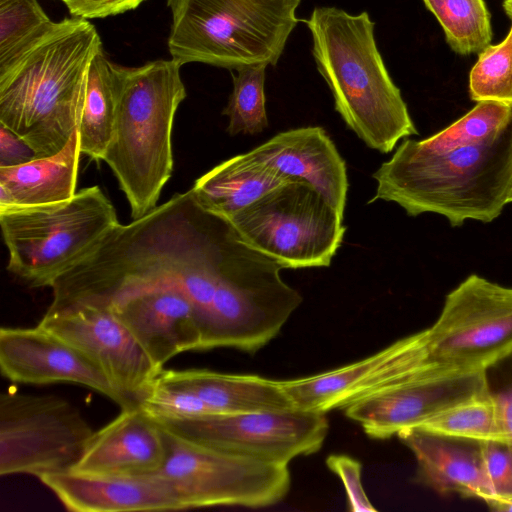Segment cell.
Segmentation results:
<instances>
[{
  "label": "cell",
  "instance_id": "cell-26",
  "mask_svg": "<svg viewBox=\"0 0 512 512\" xmlns=\"http://www.w3.org/2000/svg\"><path fill=\"white\" fill-rule=\"evenodd\" d=\"M112 64L102 45L89 67L78 125L81 153L96 161L103 160L114 128L116 97Z\"/></svg>",
  "mask_w": 512,
  "mask_h": 512
},
{
  "label": "cell",
  "instance_id": "cell-36",
  "mask_svg": "<svg viewBox=\"0 0 512 512\" xmlns=\"http://www.w3.org/2000/svg\"><path fill=\"white\" fill-rule=\"evenodd\" d=\"M326 465L342 481L349 511H377L363 487L362 464L358 460L344 454H332L327 457Z\"/></svg>",
  "mask_w": 512,
  "mask_h": 512
},
{
  "label": "cell",
  "instance_id": "cell-23",
  "mask_svg": "<svg viewBox=\"0 0 512 512\" xmlns=\"http://www.w3.org/2000/svg\"><path fill=\"white\" fill-rule=\"evenodd\" d=\"M157 378L198 395L215 414L284 410L295 407L279 380L207 369L162 370Z\"/></svg>",
  "mask_w": 512,
  "mask_h": 512
},
{
  "label": "cell",
  "instance_id": "cell-29",
  "mask_svg": "<svg viewBox=\"0 0 512 512\" xmlns=\"http://www.w3.org/2000/svg\"><path fill=\"white\" fill-rule=\"evenodd\" d=\"M37 0H0V72L54 27Z\"/></svg>",
  "mask_w": 512,
  "mask_h": 512
},
{
  "label": "cell",
  "instance_id": "cell-32",
  "mask_svg": "<svg viewBox=\"0 0 512 512\" xmlns=\"http://www.w3.org/2000/svg\"><path fill=\"white\" fill-rule=\"evenodd\" d=\"M469 93L476 102L512 105V27L501 43L489 45L479 53L470 72Z\"/></svg>",
  "mask_w": 512,
  "mask_h": 512
},
{
  "label": "cell",
  "instance_id": "cell-1",
  "mask_svg": "<svg viewBox=\"0 0 512 512\" xmlns=\"http://www.w3.org/2000/svg\"><path fill=\"white\" fill-rule=\"evenodd\" d=\"M239 242L229 222L204 210L190 189L176 193L130 223H118L55 281L46 311L109 308L144 290L174 288L193 301L201 322Z\"/></svg>",
  "mask_w": 512,
  "mask_h": 512
},
{
  "label": "cell",
  "instance_id": "cell-22",
  "mask_svg": "<svg viewBox=\"0 0 512 512\" xmlns=\"http://www.w3.org/2000/svg\"><path fill=\"white\" fill-rule=\"evenodd\" d=\"M251 152L291 180L309 183L344 214L349 187L346 163L322 127L280 132Z\"/></svg>",
  "mask_w": 512,
  "mask_h": 512
},
{
  "label": "cell",
  "instance_id": "cell-24",
  "mask_svg": "<svg viewBox=\"0 0 512 512\" xmlns=\"http://www.w3.org/2000/svg\"><path fill=\"white\" fill-rule=\"evenodd\" d=\"M291 181L249 151L221 162L196 179L190 190L204 210L228 221Z\"/></svg>",
  "mask_w": 512,
  "mask_h": 512
},
{
  "label": "cell",
  "instance_id": "cell-18",
  "mask_svg": "<svg viewBox=\"0 0 512 512\" xmlns=\"http://www.w3.org/2000/svg\"><path fill=\"white\" fill-rule=\"evenodd\" d=\"M157 370L176 355L201 350L202 327L193 301L174 288L129 295L111 307Z\"/></svg>",
  "mask_w": 512,
  "mask_h": 512
},
{
  "label": "cell",
  "instance_id": "cell-30",
  "mask_svg": "<svg viewBox=\"0 0 512 512\" xmlns=\"http://www.w3.org/2000/svg\"><path fill=\"white\" fill-rule=\"evenodd\" d=\"M419 427L480 442L507 443L496 406L487 391L437 414Z\"/></svg>",
  "mask_w": 512,
  "mask_h": 512
},
{
  "label": "cell",
  "instance_id": "cell-19",
  "mask_svg": "<svg viewBox=\"0 0 512 512\" xmlns=\"http://www.w3.org/2000/svg\"><path fill=\"white\" fill-rule=\"evenodd\" d=\"M167 446L162 426L139 405L94 432L72 471L105 476L156 473L164 464Z\"/></svg>",
  "mask_w": 512,
  "mask_h": 512
},
{
  "label": "cell",
  "instance_id": "cell-9",
  "mask_svg": "<svg viewBox=\"0 0 512 512\" xmlns=\"http://www.w3.org/2000/svg\"><path fill=\"white\" fill-rule=\"evenodd\" d=\"M281 269L241 241L202 317L201 350L226 347L253 354L279 334L302 303Z\"/></svg>",
  "mask_w": 512,
  "mask_h": 512
},
{
  "label": "cell",
  "instance_id": "cell-14",
  "mask_svg": "<svg viewBox=\"0 0 512 512\" xmlns=\"http://www.w3.org/2000/svg\"><path fill=\"white\" fill-rule=\"evenodd\" d=\"M438 368L445 367L433 360L424 329L362 360L281 382L295 407L327 413Z\"/></svg>",
  "mask_w": 512,
  "mask_h": 512
},
{
  "label": "cell",
  "instance_id": "cell-39",
  "mask_svg": "<svg viewBox=\"0 0 512 512\" xmlns=\"http://www.w3.org/2000/svg\"><path fill=\"white\" fill-rule=\"evenodd\" d=\"M488 508L497 512H512V498L502 501H494L487 504Z\"/></svg>",
  "mask_w": 512,
  "mask_h": 512
},
{
  "label": "cell",
  "instance_id": "cell-34",
  "mask_svg": "<svg viewBox=\"0 0 512 512\" xmlns=\"http://www.w3.org/2000/svg\"><path fill=\"white\" fill-rule=\"evenodd\" d=\"M486 391L498 413L506 442L512 448V351L484 370Z\"/></svg>",
  "mask_w": 512,
  "mask_h": 512
},
{
  "label": "cell",
  "instance_id": "cell-31",
  "mask_svg": "<svg viewBox=\"0 0 512 512\" xmlns=\"http://www.w3.org/2000/svg\"><path fill=\"white\" fill-rule=\"evenodd\" d=\"M267 64L244 66L233 74V90L222 114L228 117L227 132L255 135L268 127L264 83Z\"/></svg>",
  "mask_w": 512,
  "mask_h": 512
},
{
  "label": "cell",
  "instance_id": "cell-10",
  "mask_svg": "<svg viewBox=\"0 0 512 512\" xmlns=\"http://www.w3.org/2000/svg\"><path fill=\"white\" fill-rule=\"evenodd\" d=\"M162 428L167 456L155 474L170 485L186 509L262 508L280 502L288 494V465L212 448Z\"/></svg>",
  "mask_w": 512,
  "mask_h": 512
},
{
  "label": "cell",
  "instance_id": "cell-17",
  "mask_svg": "<svg viewBox=\"0 0 512 512\" xmlns=\"http://www.w3.org/2000/svg\"><path fill=\"white\" fill-rule=\"evenodd\" d=\"M0 369L12 382L75 383L101 393L122 409L132 407L88 357L40 325L0 329Z\"/></svg>",
  "mask_w": 512,
  "mask_h": 512
},
{
  "label": "cell",
  "instance_id": "cell-27",
  "mask_svg": "<svg viewBox=\"0 0 512 512\" xmlns=\"http://www.w3.org/2000/svg\"><path fill=\"white\" fill-rule=\"evenodd\" d=\"M511 117L510 104L477 102L474 108L445 129L422 140H404L396 152L412 157L431 156L480 143L498 133Z\"/></svg>",
  "mask_w": 512,
  "mask_h": 512
},
{
  "label": "cell",
  "instance_id": "cell-38",
  "mask_svg": "<svg viewBox=\"0 0 512 512\" xmlns=\"http://www.w3.org/2000/svg\"><path fill=\"white\" fill-rule=\"evenodd\" d=\"M36 158L35 150L24 139L0 123V167L16 166Z\"/></svg>",
  "mask_w": 512,
  "mask_h": 512
},
{
  "label": "cell",
  "instance_id": "cell-28",
  "mask_svg": "<svg viewBox=\"0 0 512 512\" xmlns=\"http://www.w3.org/2000/svg\"><path fill=\"white\" fill-rule=\"evenodd\" d=\"M440 23L447 43L460 55L480 53L490 45V13L484 0H423Z\"/></svg>",
  "mask_w": 512,
  "mask_h": 512
},
{
  "label": "cell",
  "instance_id": "cell-4",
  "mask_svg": "<svg viewBox=\"0 0 512 512\" xmlns=\"http://www.w3.org/2000/svg\"><path fill=\"white\" fill-rule=\"evenodd\" d=\"M306 24L316 67L347 127L381 153L418 134L377 48L367 12L352 15L336 7H316Z\"/></svg>",
  "mask_w": 512,
  "mask_h": 512
},
{
  "label": "cell",
  "instance_id": "cell-11",
  "mask_svg": "<svg viewBox=\"0 0 512 512\" xmlns=\"http://www.w3.org/2000/svg\"><path fill=\"white\" fill-rule=\"evenodd\" d=\"M95 431L81 412L54 395L0 394V475L71 471Z\"/></svg>",
  "mask_w": 512,
  "mask_h": 512
},
{
  "label": "cell",
  "instance_id": "cell-25",
  "mask_svg": "<svg viewBox=\"0 0 512 512\" xmlns=\"http://www.w3.org/2000/svg\"><path fill=\"white\" fill-rule=\"evenodd\" d=\"M78 129L52 156L0 167V207L62 202L76 194L81 155Z\"/></svg>",
  "mask_w": 512,
  "mask_h": 512
},
{
  "label": "cell",
  "instance_id": "cell-7",
  "mask_svg": "<svg viewBox=\"0 0 512 512\" xmlns=\"http://www.w3.org/2000/svg\"><path fill=\"white\" fill-rule=\"evenodd\" d=\"M118 223L113 204L99 186L62 202L0 207L7 270L30 287H52Z\"/></svg>",
  "mask_w": 512,
  "mask_h": 512
},
{
  "label": "cell",
  "instance_id": "cell-3",
  "mask_svg": "<svg viewBox=\"0 0 512 512\" xmlns=\"http://www.w3.org/2000/svg\"><path fill=\"white\" fill-rule=\"evenodd\" d=\"M372 177L376 192L368 203L394 202L410 216L442 215L454 227L467 220L491 222L512 195V117L491 138L443 154L395 151Z\"/></svg>",
  "mask_w": 512,
  "mask_h": 512
},
{
  "label": "cell",
  "instance_id": "cell-35",
  "mask_svg": "<svg viewBox=\"0 0 512 512\" xmlns=\"http://www.w3.org/2000/svg\"><path fill=\"white\" fill-rule=\"evenodd\" d=\"M483 469L492 499L486 503L512 498V448L505 442H482Z\"/></svg>",
  "mask_w": 512,
  "mask_h": 512
},
{
  "label": "cell",
  "instance_id": "cell-41",
  "mask_svg": "<svg viewBox=\"0 0 512 512\" xmlns=\"http://www.w3.org/2000/svg\"><path fill=\"white\" fill-rule=\"evenodd\" d=\"M512 202V195H511V198H510V203Z\"/></svg>",
  "mask_w": 512,
  "mask_h": 512
},
{
  "label": "cell",
  "instance_id": "cell-37",
  "mask_svg": "<svg viewBox=\"0 0 512 512\" xmlns=\"http://www.w3.org/2000/svg\"><path fill=\"white\" fill-rule=\"evenodd\" d=\"M73 17L106 18L136 9L146 0H61Z\"/></svg>",
  "mask_w": 512,
  "mask_h": 512
},
{
  "label": "cell",
  "instance_id": "cell-8",
  "mask_svg": "<svg viewBox=\"0 0 512 512\" xmlns=\"http://www.w3.org/2000/svg\"><path fill=\"white\" fill-rule=\"evenodd\" d=\"M250 248L285 269L330 266L343 241V213L309 183L294 180L228 220Z\"/></svg>",
  "mask_w": 512,
  "mask_h": 512
},
{
  "label": "cell",
  "instance_id": "cell-33",
  "mask_svg": "<svg viewBox=\"0 0 512 512\" xmlns=\"http://www.w3.org/2000/svg\"><path fill=\"white\" fill-rule=\"evenodd\" d=\"M138 405L154 418L190 419L215 414L189 389L162 382L157 377Z\"/></svg>",
  "mask_w": 512,
  "mask_h": 512
},
{
  "label": "cell",
  "instance_id": "cell-21",
  "mask_svg": "<svg viewBox=\"0 0 512 512\" xmlns=\"http://www.w3.org/2000/svg\"><path fill=\"white\" fill-rule=\"evenodd\" d=\"M416 461L414 481L441 495L492 499L482 458V442L412 427L397 434Z\"/></svg>",
  "mask_w": 512,
  "mask_h": 512
},
{
  "label": "cell",
  "instance_id": "cell-12",
  "mask_svg": "<svg viewBox=\"0 0 512 512\" xmlns=\"http://www.w3.org/2000/svg\"><path fill=\"white\" fill-rule=\"evenodd\" d=\"M426 330L436 363L452 370H484L512 351V287L471 274L446 295Z\"/></svg>",
  "mask_w": 512,
  "mask_h": 512
},
{
  "label": "cell",
  "instance_id": "cell-6",
  "mask_svg": "<svg viewBox=\"0 0 512 512\" xmlns=\"http://www.w3.org/2000/svg\"><path fill=\"white\" fill-rule=\"evenodd\" d=\"M301 0H167L171 58L237 70L276 66Z\"/></svg>",
  "mask_w": 512,
  "mask_h": 512
},
{
  "label": "cell",
  "instance_id": "cell-20",
  "mask_svg": "<svg viewBox=\"0 0 512 512\" xmlns=\"http://www.w3.org/2000/svg\"><path fill=\"white\" fill-rule=\"evenodd\" d=\"M65 508L74 512L164 511L186 509L157 474L138 476L92 475L76 471L39 478Z\"/></svg>",
  "mask_w": 512,
  "mask_h": 512
},
{
  "label": "cell",
  "instance_id": "cell-15",
  "mask_svg": "<svg viewBox=\"0 0 512 512\" xmlns=\"http://www.w3.org/2000/svg\"><path fill=\"white\" fill-rule=\"evenodd\" d=\"M38 325L88 357L130 406L138 405L161 372L110 309L80 305L46 311Z\"/></svg>",
  "mask_w": 512,
  "mask_h": 512
},
{
  "label": "cell",
  "instance_id": "cell-40",
  "mask_svg": "<svg viewBox=\"0 0 512 512\" xmlns=\"http://www.w3.org/2000/svg\"><path fill=\"white\" fill-rule=\"evenodd\" d=\"M503 8L506 14L512 20V0H503Z\"/></svg>",
  "mask_w": 512,
  "mask_h": 512
},
{
  "label": "cell",
  "instance_id": "cell-2",
  "mask_svg": "<svg viewBox=\"0 0 512 512\" xmlns=\"http://www.w3.org/2000/svg\"><path fill=\"white\" fill-rule=\"evenodd\" d=\"M101 46L88 20L65 18L0 72V123L38 157L61 151L78 129L89 67Z\"/></svg>",
  "mask_w": 512,
  "mask_h": 512
},
{
  "label": "cell",
  "instance_id": "cell-16",
  "mask_svg": "<svg viewBox=\"0 0 512 512\" xmlns=\"http://www.w3.org/2000/svg\"><path fill=\"white\" fill-rule=\"evenodd\" d=\"M486 391L483 370L438 368L401 384L367 395L345 415L373 439H388L421 426L437 414Z\"/></svg>",
  "mask_w": 512,
  "mask_h": 512
},
{
  "label": "cell",
  "instance_id": "cell-13",
  "mask_svg": "<svg viewBox=\"0 0 512 512\" xmlns=\"http://www.w3.org/2000/svg\"><path fill=\"white\" fill-rule=\"evenodd\" d=\"M154 419L191 441L285 465L297 457L318 452L329 430L326 413L297 407L190 419Z\"/></svg>",
  "mask_w": 512,
  "mask_h": 512
},
{
  "label": "cell",
  "instance_id": "cell-5",
  "mask_svg": "<svg viewBox=\"0 0 512 512\" xmlns=\"http://www.w3.org/2000/svg\"><path fill=\"white\" fill-rule=\"evenodd\" d=\"M174 59L139 67L112 64L116 97L114 128L103 161L139 218L157 206L173 171L172 128L186 98Z\"/></svg>",
  "mask_w": 512,
  "mask_h": 512
}]
</instances>
